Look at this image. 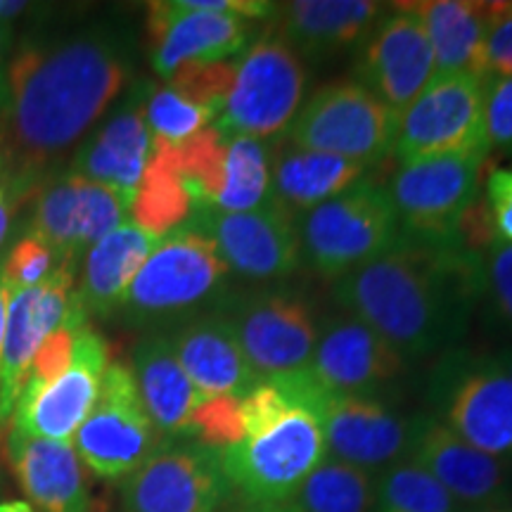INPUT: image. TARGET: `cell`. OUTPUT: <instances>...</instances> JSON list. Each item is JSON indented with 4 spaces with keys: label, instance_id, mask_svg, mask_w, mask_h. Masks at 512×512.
<instances>
[{
    "label": "cell",
    "instance_id": "1",
    "mask_svg": "<svg viewBox=\"0 0 512 512\" xmlns=\"http://www.w3.org/2000/svg\"><path fill=\"white\" fill-rule=\"evenodd\" d=\"M133 74V43L112 24L50 38H27L12 50L0 98V147L31 181L119 98Z\"/></svg>",
    "mask_w": 512,
    "mask_h": 512
},
{
    "label": "cell",
    "instance_id": "2",
    "mask_svg": "<svg viewBox=\"0 0 512 512\" xmlns=\"http://www.w3.org/2000/svg\"><path fill=\"white\" fill-rule=\"evenodd\" d=\"M332 297L406 363L458 347L482 297V256L403 238L335 280Z\"/></svg>",
    "mask_w": 512,
    "mask_h": 512
},
{
    "label": "cell",
    "instance_id": "3",
    "mask_svg": "<svg viewBox=\"0 0 512 512\" xmlns=\"http://www.w3.org/2000/svg\"><path fill=\"white\" fill-rule=\"evenodd\" d=\"M427 396L434 418L486 456L512 465V377L494 354L463 347L439 354Z\"/></svg>",
    "mask_w": 512,
    "mask_h": 512
},
{
    "label": "cell",
    "instance_id": "4",
    "mask_svg": "<svg viewBox=\"0 0 512 512\" xmlns=\"http://www.w3.org/2000/svg\"><path fill=\"white\" fill-rule=\"evenodd\" d=\"M304 261L339 280L389 252L401 240L399 216L384 183L361 178L337 197L299 216Z\"/></svg>",
    "mask_w": 512,
    "mask_h": 512
},
{
    "label": "cell",
    "instance_id": "5",
    "mask_svg": "<svg viewBox=\"0 0 512 512\" xmlns=\"http://www.w3.org/2000/svg\"><path fill=\"white\" fill-rule=\"evenodd\" d=\"M228 275L214 240L188 223L157 242L128 287L121 309L136 323L183 316L219 297Z\"/></svg>",
    "mask_w": 512,
    "mask_h": 512
},
{
    "label": "cell",
    "instance_id": "6",
    "mask_svg": "<svg viewBox=\"0 0 512 512\" xmlns=\"http://www.w3.org/2000/svg\"><path fill=\"white\" fill-rule=\"evenodd\" d=\"M399 114L356 81H332L304 100L283 140L361 166L394 155Z\"/></svg>",
    "mask_w": 512,
    "mask_h": 512
},
{
    "label": "cell",
    "instance_id": "7",
    "mask_svg": "<svg viewBox=\"0 0 512 512\" xmlns=\"http://www.w3.org/2000/svg\"><path fill=\"white\" fill-rule=\"evenodd\" d=\"M306 83L302 57L268 29L235 62L233 88L216 126L223 136H280L302 110Z\"/></svg>",
    "mask_w": 512,
    "mask_h": 512
},
{
    "label": "cell",
    "instance_id": "8",
    "mask_svg": "<svg viewBox=\"0 0 512 512\" xmlns=\"http://www.w3.org/2000/svg\"><path fill=\"white\" fill-rule=\"evenodd\" d=\"M328 458L318 415L294 408L261 434L221 451V463L235 491L249 503H287L316 467Z\"/></svg>",
    "mask_w": 512,
    "mask_h": 512
},
{
    "label": "cell",
    "instance_id": "9",
    "mask_svg": "<svg viewBox=\"0 0 512 512\" xmlns=\"http://www.w3.org/2000/svg\"><path fill=\"white\" fill-rule=\"evenodd\" d=\"M394 155L401 164L444 155H489L484 76L434 74L399 117Z\"/></svg>",
    "mask_w": 512,
    "mask_h": 512
},
{
    "label": "cell",
    "instance_id": "10",
    "mask_svg": "<svg viewBox=\"0 0 512 512\" xmlns=\"http://www.w3.org/2000/svg\"><path fill=\"white\" fill-rule=\"evenodd\" d=\"M486 155H444L399 164L387 183L401 235L425 245H458L463 214L479 195Z\"/></svg>",
    "mask_w": 512,
    "mask_h": 512
},
{
    "label": "cell",
    "instance_id": "11",
    "mask_svg": "<svg viewBox=\"0 0 512 512\" xmlns=\"http://www.w3.org/2000/svg\"><path fill=\"white\" fill-rule=\"evenodd\" d=\"M162 434L147 415L133 370L112 361L102 375L100 394L74 437L81 463L100 479H126L157 448Z\"/></svg>",
    "mask_w": 512,
    "mask_h": 512
},
{
    "label": "cell",
    "instance_id": "12",
    "mask_svg": "<svg viewBox=\"0 0 512 512\" xmlns=\"http://www.w3.org/2000/svg\"><path fill=\"white\" fill-rule=\"evenodd\" d=\"M226 316L233 323L249 366L261 380L299 373L311 366L320 325L302 292L290 287L249 292L230 304Z\"/></svg>",
    "mask_w": 512,
    "mask_h": 512
},
{
    "label": "cell",
    "instance_id": "13",
    "mask_svg": "<svg viewBox=\"0 0 512 512\" xmlns=\"http://www.w3.org/2000/svg\"><path fill=\"white\" fill-rule=\"evenodd\" d=\"M190 226L207 233L226 261L230 273L254 283L283 280L304 264L299 219L273 200L254 211L195 209Z\"/></svg>",
    "mask_w": 512,
    "mask_h": 512
},
{
    "label": "cell",
    "instance_id": "14",
    "mask_svg": "<svg viewBox=\"0 0 512 512\" xmlns=\"http://www.w3.org/2000/svg\"><path fill=\"white\" fill-rule=\"evenodd\" d=\"M230 486L221 453L190 441L162 444L124 479L126 512H219Z\"/></svg>",
    "mask_w": 512,
    "mask_h": 512
},
{
    "label": "cell",
    "instance_id": "15",
    "mask_svg": "<svg viewBox=\"0 0 512 512\" xmlns=\"http://www.w3.org/2000/svg\"><path fill=\"white\" fill-rule=\"evenodd\" d=\"M356 83L401 114L434 76V50L425 22L408 3L394 5L358 48Z\"/></svg>",
    "mask_w": 512,
    "mask_h": 512
},
{
    "label": "cell",
    "instance_id": "16",
    "mask_svg": "<svg viewBox=\"0 0 512 512\" xmlns=\"http://www.w3.org/2000/svg\"><path fill=\"white\" fill-rule=\"evenodd\" d=\"M107 366H110V347L105 337L86 325L76 337L69 368L43 387H31V384L24 387L12 413L10 432L74 444L76 432L98 399Z\"/></svg>",
    "mask_w": 512,
    "mask_h": 512
},
{
    "label": "cell",
    "instance_id": "17",
    "mask_svg": "<svg viewBox=\"0 0 512 512\" xmlns=\"http://www.w3.org/2000/svg\"><path fill=\"white\" fill-rule=\"evenodd\" d=\"M128 211L131 207L119 192L69 169L38 192L29 235L76 266L95 242L126 223Z\"/></svg>",
    "mask_w": 512,
    "mask_h": 512
},
{
    "label": "cell",
    "instance_id": "18",
    "mask_svg": "<svg viewBox=\"0 0 512 512\" xmlns=\"http://www.w3.org/2000/svg\"><path fill=\"white\" fill-rule=\"evenodd\" d=\"M150 60L169 79L185 64L228 62L254 41V22L228 12L192 8L190 0H159L147 5Z\"/></svg>",
    "mask_w": 512,
    "mask_h": 512
},
{
    "label": "cell",
    "instance_id": "19",
    "mask_svg": "<svg viewBox=\"0 0 512 512\" xmlns=\"http://www.w3.org/2000/svg\"><path fill=\"white\" fill-rule=\"evenodd\" d=\"M406 460L437 479L460 508L503 510L510 498V465L470 446L434 415L413 418Z\"/></svg>",
    "mask_w": 512,
    "mask_h": 512
},
{
    "label": "cell",
    "instance_id": "20",
    "mask_svg": "<svg viewBox=\"0 0 512 512\" xmlns=\"http://www.w3.org/2000/svg\"><path fill=\"white\" fill-rule=\"evenodd\" d=\"M72 297L74 264L67 261H62L41 285L10 294L0 363V425H8L12 420L36 351L43 339L64 323Z\"/></svg>",
    "mask_w": 512,
    "mask_h": 512
},
{
    "label": "cell",
    "instance_id": "21",
    "mask_svg": "<svg viewBox=\"0 0 512 512\" xmlns=\"http://www.w3.org/2000/svg\"><path fill=\"white\" fill-rule=\"evenodd\" d=\"M328 458L361 467L366 472L387 470L408 458L413 420L366 394H328L320 408Z\"/></svg>",
    "mask_w": 512,
    "mask_h": 512
},
{
    "label": "cell",
    "instance_id": "22",
    "mask_svg": "<svg viewBox=\"0 0 512 512\" xmlns=\"http://www.w3.org/2000/svg\"><path fill=\"white\" fill-rule=\"evenodd\" d=\"M408 363L366 323L344 316L320 325L311 375L330 394L375 396L406 373Z\"/></svg>",
    "mask_w": 512,
    "mask_h": 512
},
{
    "label": "cell",
    "instance_id": "23",
    "mask_svg": "<svg viewBox=\"0 0 512 512\" xmlns=\"http://www.w3.org/2000/svg\"><path fill=\"white\" fill-rule=\"evenodd\" d=\"M384 12L375 0H292L275 8L271 31L304 64H323L361 46Z\"/></svg>",
    "mask_w": 512,
    "mask_h": 512
},
{
    "label": "cell",
    "instance_id": "24",
    "mask_svg": "<svg viewBox=\"0 0 512 512\" xmlns=\"http://www.w3.org/2000/svg\"><path fill=\"white\" fill-rule=\"evenodd\" d=\"M145 98L143 91L133 93L124 107L79 147L72 166V171L88 181L119 192L128 207L155 145V136L145 119Z\"/></svg>",
    "mask_w": 512,
    "mask_h": 512
},
{
    "label": "cell",
    "instance_id": "25",
    "mask_svg": "<svg viewBox=\"0 0 512 512\" xmlns=\"http://www.w3.org/2000/svg\"><path fill=\"white\" fill-rule=\"evenodd\" d=\"M169 339L178 363L204 399L211 396L245 399L261 382V377L249 366L226 313L192 318Z\"/></svg>",
    "mask_w": 512,
    "mask_h": 512
},
{
    "label": "cell",
    "instance_id": "26",
    "mask_svg": "<svg viewBox=\"0 0 512 512\" xmlns=\"http://www.w3.org/2000/svg\"><path fill=\"white\" fill-rule=\"evenodd\" d=\"M10 465L38 512H93L83 463L69 441L22 437L10 432Z\"/></svg>",
    "mask_w": 512,
    "mask_h": 512
},
{
    "label": "cell",
    "instance_id": "27",
    "mask_svg": "<svg viewBox=\"0 0 512 512\" xmlns=\"http://www.w3.org/2000/svg\"><path fill=\"white\" fill-rule=\"evenodd\" d=\"M133 377L150 420L162 437H192V418L204 396L178 363L171 339L147 335L133 349Z\"/></svg>",
    "mask_w": 512,
    "mask_h": 512
},
{
    "label": "cell",
    "instance_id": "28",
    "mask_svg": "<svg viewBox=\"0 0 512 512\" xmlns=\"http://www.w3.org/2000/svg\"><path fill=\"white\" fill-rule=\"evenodd\" d=\"M366 171L349 159L294 147L280 138L271 145V200L299 219L361 181Z\"/></svg>",
    "mask_w": 512,
    "mask_h": 512
},
{
    "label": "cell",
    "instance_id": "29",
    "mask_svg": "<svg viewBox=\"0 0 512 512\" xmlns=\"http://www.w3.org/2000/svg\"><path fill=\"white\" fill-rule=\"evenodd\" d=\"M157 242L136 223L126 221L88 249L81 287L76 290L88 316H110L121 311L128 287Z\"/></svg>",
    "mask_w": 512,
    "mask_h": 512
},
{
    "label": "cell",
    "instance_id": "30",
    "mask_svg": "<svg viewBox=\"0 0 512 512\" xmlns=\"http://www.w3.org/2000/svg\"><path fill=\"white\" fill-rule=\"evenodd\" d=\"M425 22L434 50V74L484 76V41L489 3L470 0H418L408 3Z\"/></svg>",
    "mask_w": 512,
    "mask_h": 512
},
{
    "label": "cell",
    "instance_id": "31",
    "mask_svg": "<svg viewBox=\"0 0 512 512\" xmlns=\"http://www.w3.org/2000/svg\"><path fill=\"white\" fill-rule=\"evenodd\" d=\"M192 211H195V204L183 183L178 145L155 138L150 162L145 166L128 214L138 228L162 240L171 230L185 226Z\"/></svg>",
    "mask_w": 512,
    "mask_h": 512
},
{
    "label": "cell",
    "instance_id": "32",
    "mask_svg": "<svg viewBox=\"0 0 512 512\" xmlns=\"http://www.w3.org/2000/svg\"><path fill=\"white\" fill-rule=\"evenodd\" d=\"M226 178L214 209L240 214L271 202V145L249 136H226Z\"/></svg>",
    "mask_w": 512,
    "mask_h": 512
},
{
    "label": "cell",
    "instance_id": "33",
    "mask_svg": "<svg viewBox=\"0 0 512 512\" xmlns=\"http://www.w3.org/2000/svg\"><path fill=\"white\" fill-rule=\"evenodd\" d=\"M302 512H375L373 472L325 458L294 494Z\"/></svg>",
    "mask_w": 512,
    "mask_h": 512
},
{
    "label": "cell",
    "instance_id": "34",
    "mask_svg": "<svg viewBox=\"0 0 512 512\" xmlns=\"http://www.w3.org/2000/svg\"><path fill=\"white\" fill-rule=\"evenodd\" d=\"M375 512H463L437 479L401 460L375 482Z\"/></svg>",
    "mask_w": 512,
    "mask_h": 512
},
{
    "label": "cell",
    "instance_id": "35",
    "mask_svg": "<svg viewBox=\"0 0 512 512\" xmlns=\"http://www.w3.org/2000/svg\"><path fill=\"white\" fill-rule=\"evenodd\" d=\"M226 152L228 138L216 124L178 145L181 176L195 209L214 207V202L219 200L223 178H226Z\"/></svg>",
    "mask_w": 512,
    "mask_h": 512
},
{
    "label": "cell",
    "instance_id": "36",
    "mask_svg": "<svg viewBox=\"0 0 512 512\" xmlns=\"http://www.w3.org/2000/svg\"><path fill=\"white\" fill-rule=\"evenodd\" d=\"M214 117L216 114L209 112L207 107L185 100L169 86L157 88V91L147 93L145 98V119L152 136L171 145H181L197 136L211 126Z\"/></svg>",
    "mask_w": 512,
    "mask_h": 512
},
{
    "label": "cell",
    "instance_id": "37",
    "mask_svg": "<svg viewBox=\"0 0 512 512\" xmlns=\"http://www.w3.org/2000/svg\"><path fill=\"white\" fill-rule=\"evenodd\" d=\"M486 320L512 337V245L496 242L482 256V297Z\"/></svg>",
    "mask_w": 512,
    "mask_h": 512
},
{
    "label": "cell",
    "instance_id": "38",
    "mask_svg": "<svg viewBox=\"0 0 512 512\" xmlns=\"http://www.w3.org/2000/svg\"><path fill=\"white\" fill-rule=\"evenodd\" d=\"M235 81V62L185 64L169 76V88H174L185 100L207 107L221 117L223 107Z\"/></svg>",
    "mask_w": 512,
    "mask_h": 512
},
{
    "label": "cell",
    "instance_id": "39",
    "mask_svg": "<svg viewBox=\"0 0 512 512\" xmlns=\"http://www.w3.org/2000/svg\"><path fill=\"white\" fill-rule=\"evenodd\" d=\"M192 437L200 444L226 451L245 439V420H242V399L238 396H211L197 406L192 418Z\"/></svg>",
    "mask_w": 512,
    "mask_h": 512
},
{
    "label": "cell",
    "instance_id": "40",
    "mask_svg": "<svg viewBox=\"0 0 512 512\" xmlns=\"http://www.w3.org/2000/svg\"><path fill=\"white\" fill-rule=\"evenodd\" d=\"M60 264L62 259L53 252V249L27 233L10 249V254L5 256V261L0 264V280L8 287L10 294L22 292L29 290V287L41 285L43 280H48L50 273H53Z\"/></svg>",
    "mask_w": 512,
    "mask_h": 512
},
{
    "label": "cell",
    "instance_id": "41",
    "mask_svg": "<svg viewBox=\"0 0 512 512\" xmlns=\"http://www.w3.org/2000/svg\"><path fill=\"white\" fill-rule=\"evenodd\" d=\"M484 126L489 150L512 155V76H484Z\"/></svg>",
    "mask_w": 512,
    "mask_h": 512
},
{
    "label": "cell",
    "instance_id": "42",
    "mask_svg": "<svg viewBox=\"0 0 512 512\" xmlns=\"http://www.w3.org/2000/svg\"><path fill=\"white\" fill-rule=\"evenodd\" d=\"M299 408L290 399V394L280 387L278 380L266 377L242 399V420H245V437L261 434L275 422H280L287 413Z\"/></svg>",
    "mask_w": 512,
    "mask_h": 512
},
{
    "label": "cell",
    "instance_id": "43",
    "mask_svg": "<svg viewBox=\"0 0 512 512\" xmlns=\"http://www.w3.org/2000/svg\"><path fill=\"white\" fill-rule=\"evenodd\" d=\"M484 76H512V3H489Z\"/></svg>",
    "mask_w": 512,
    "mask_h": 512
},
{
    "label": "cell",
    "instance_id": "44",
    "mask_svg": "<svg viewBox=\"0 0 512 512\" xmlns=\"http://www.w3.org/2000/svg\"><path fill=\"white\" fill-rule=\"evenodd\" d=\"M484 202L489 207L498 242L512 245V166L491 171L486 178Z\"/></svg>",
    "mask_w": 512,
    "mask_h": 512
},
{
    "label": "cell",
    "instance_id": "45",
    "mask_svg": "<svg viewBox=\"0 0 512 512\" xmlns=\"http://www.w3.org/2000/svg\"><path fill=\"white\" fill-rule=\"evenodd\" d=\"M31 185H34V181L24 174H19L15 166H12L8 155L3 152V147H0V245L8 238L17 204L24 195H27Z\"/></svg>",
    "mask_w": 512,
    "mask_h": 512
},
{
    "label": "cell",
    "instance_id": "46",
    "mask_svg": "<svg viewBox=\"0 0 512 512\" xmlns=\"http://www.w3.org/2000/svg\"><path fill=\"white\" fill-rule=\"evenodd\" d=\"M12 38H15V31H12L10 22H0V98H3V83H5V69H8L10 55H12Z\"/></svg>",
    "mask_w": 512,
    "mask_h": 512
},
{
    "label": "cell",
    "instance_id": "47",
    "mask_svg": "<svg viewBox=\"0 0 512 512\" xmlns=\"http://www.w3.org/2000/svg\"><path fill=\"white\" fill-rule=\"evenodd\" d=\"M8 306H10V290L0 280V363H3V344H5V323H8Z\"/></svg>",
    "mask_w": 512,
    "mask_h": 512
},
{
    "label": "cell",
    "instance_id": "48",
    "mask_svg": "<svg viewBox=\"0 0 512 512\" xmlns=\"http://www.w3.org/2000/svg\"><path fill=\"white\" fill-rule=\"evenodd\" d=\"M235 512H302L292 501L287 503H249L247 508H240Z\"/></svg>",
    "mask_w": 512,
    "mask_h": 512
},
{
    "label": "cell",
    "instance_id": "49",
    "mask_svg": "<svg viewBox=\"0 0 512 512\" xmlns=\"http://www.w3.org/2000/svg\"><path fill=\"white\" fill-rule=\"evenodd\" d=\"M27 3H15V0H0V22H10L12 17H17L19 12H24Z\"/></svg>",
    "mask_w": 512,
    "mask_h": 512
},
{
    "label": "cell",
    "instance_id": "50",
    "mask_svg": "<svg viewBox=\"0 0 512 512\" xmlns=\"http://www.w3.org/2000/svg\"><path fill=\"white\" fill-rule=\"evenodd\" d=\"M494 356H496V361L503 366L505 373L512 377V344H508V347H503V349H498V354H494Z\"/></svg>",
    "mask_w": 512,
    "mask_h": 512
},
{
    "label": "cell",
    "instance_id": "51",
    "mask_svg": "<svg viewBox=\"0 0 512 512\" xmlns=\"http://www.w3.org/2000/svg\"><path fill=\"white\" fill-rule=\"evenodd\" d=\"M0 512H36L27 501H5L0 503Z\"/></svg>",
    "mask_w": 512,
    "mask_h": 512
},
{
    "label": "cell",
    "instance_id": "52",
    "mask_svg": "<svg viewBox=\"0 0 512 512\" xmlns=\"http://www.w3.org/2000/svg\"><path fill=\"white\" fill-rule=\"evenodd\" d=\"M467 512H505V510H467Z\"/></svg>",
    "mask_w": 512,
    "mask_h": 512
}]
</instances>
